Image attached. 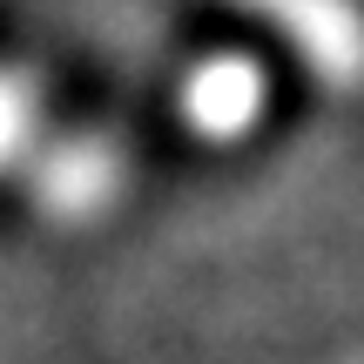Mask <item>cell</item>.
<instances>
[{
	"mask_svg": "<svg viewBox=\"0 0 364 364\" xmlns=\"http://www.w3.org/2000/svg\"><path fill=\"white\" fill-rule=\"evenodd\" d=\"M243 7L270 14L297 48H311L317 61L344 81V68H351V7H344V0H243Z\"/></svg>",
	"mask_w": 364,
	"mask_h": 364,
	"instance_id": "6da1fadb",
	"label": "cell"
}]
</instances>
